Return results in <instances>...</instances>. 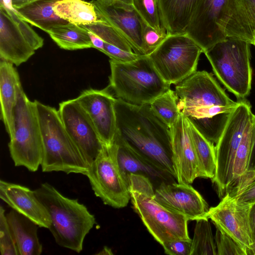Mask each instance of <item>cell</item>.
Masks as SVG:
<instances>
[{
  "mask_svg": "<svg viewBox=\"0 0 255 255\" xmlns=\"http://www.w3.org/2000/svg\"><path fill=\"white\" fill-rule=\"evenodd\" d=\"M197 0H158L161 25L168 34L184 33Z\"/></svg>",
  "mask_w": 255,
  "mask_h": 255,
  "instance_id": "25",
  "label": "cell"
},
{
  "mask_svg": "<svg viewBox=\"0 0 255 255\" xmlns=\"http://www.w3.org/2000/svg\"><path fill=\"white\" fill-rule=\"evenodd\" d=\"M253 121V119L247 126L236 154L233 167V181L243 175L249 169L252 148Z\"/></svg>",
  "mask_w": 255,
  "mask_h": 255,
  "instance_id": "32",
  "label": "cell"
},
{
  "mask_svg": "<svg viewBox=\"0 0 255 255\" xmlns=\"http://www.w3.org/2000/svg\"><path fill=\"white\" fill-rule=\"evenodd\" d=\"M130 201L148 232L160 245L174 240L191 241L189 220L167 209L156 200L154 188L146 177L130 174L128 177Z\"/></svg>",
  "mask_w": 255,
  "mask_h": 255,
  "instance_id": "4",
  "label": "cell"
},
{
  "mask_svg": "<svg viewBox=\"0 0 255 255\" xmlns=\"http://www.w3.org/2000/svg\"><path fill=\"white\" fill-rule=\"evenodd\" d=\"M237 201L253 205L255 203V178L238 195L234 197Z\"/></svg>",
  "mask_w": 255,
  "mask_h": 255,
  "instance_id": "41",
  "label": "cell"
},
{
  "mask_svg": "<svg viewBox=\"0 0 255 255\" xmlns=\"http://www.w3.org/2000/svg\"><path fill=\"white\" fill-rule=\"evenodd\" d=\"M102 251H103L105 252L103 254H112L111 250L107 247L104 248Z\"/></svg>",
  "mask_w": 255,
  "mask_h": 255,
  "instance_id": "49",
  "label": "cell"
},
{
  "mask_svg": "<svg viewBox=\"0 0 255 255\" xmlns=\"http://www.w3.org/2000/svg\"><path fill=\"white\" fill-rule=\"evenodd\" d=\"M113 143L119 166L127 179L130 174L143 176L150 180L154 189L163 183L176 182L174 176L133 151L116 135Z\"/></svg>",
  "mask_w": 255,
  "mask_h": 255,
  "instance_id": "21",
  "label": "cell"
},
{
  "mask_svg": "<svg viewBox=\"0 0 255 255\" xmlns=\"http://www.w3.org/2000/svg\"><path fill=\"white\" fill-rule=\"evenodd\" d=\"M75 99L88 115L104 145H112L116 132V98L109 87L86 90Z\"/></svg>",
  "mask_w": 255,
  "mask_h": 255,
  "instance_id": "14",
  "label": "cell"
},
{
  "mask_svg": "<svg viewBox=\"0 0 255 255\" xmlns=\"http://www.w3.org/2000/svg\"><path fill=\"white\" fill-rule=\"evenodd\" d=\"M22 90L19 74L13 65L0 60V117L9 138L13 135L14 111Z\"/></svg>",
  "mask_w": 255,
  "mask_h": 255,
  "instance_id": "23",
  "label": "cell"
},
{
  "mask_svg": "<svg viewBox=\"0 0 255 255\" xmlns=\"http://www.w3.org/2000/svg\"><path fill=\"white\" fill-rule=\"evenodd\" d=\"M63 124L89 167L105 145L87 114L74 99L59 104Z\"/></svg>",
  "mask_w": 255,
  "mask_h": 255,
  "instance_id": "12",
  "label": "cell"
},
{
  "mask_svg": "<svg viewBox=\"0 0 255 255\" xmlns=\"http://www.w3.org/2000/svg\"><path fill=\"white\" fill-rule=\"evenodd\" d=\"M170 130L172 161L177 182L190 184L196 178H203L195 154L188 121L181 113Z\"/></svg>",
  "mask_w": 255,
  "mask_h": 255,
  "instance_id": "16",
  "label": "cell"
},
{
  "mask_svg": "<svg viewBox=\"0 0 255 255\" xmlns=\"http://www.w3.org/2000/svg\"><path fill=\"white\" fill-rule=\"evenodd\" d=\"M0 197L12 209L30 219L39 227L49 229L50 227V215L34 191L0 180Z\"/></svg>",
  "mask_w": 255,
  "mask_h": 255,
  "instance_id": "20",
  "label": "cell"
},
{
  "mask_svg": "<svg viewBox=\"0 0 255 255\" xmlns=\"http://www.w3.org/2000/svg\"><path fill=\"white\" fill-rule=\"evenodd\" d=\"M61 49L67 50L94 48L87 29L68 23L55 26L47 33Z\"/></svg>",
  "mask_w": 255,
  "mask_h": 255,
  "instance_id": "28",
  "label": "cell"
},
{
  "mask_svg": "<svg viewBox=\"0 0 255 255\" xmlns=\"http://www.w3.org/2000/svg\"><path fill=\"white\" fill-rule=\"evenodd\" d=\"M142 39L143 53L149 55L166 39L168 34L165 29L158 31L151 27L142 20Z\"/></svg>",
  "mask_w": 255,
  "mask_h": 255,
  "instance_id": "38",
  "label": "cell"
},
{
  "mask_svg": "<svg viewBox=\"0 0 255 255\" xmlns=\"http://www.w3.org/2000/svg\"><path fill=\"white\" fill-rule=\"evenodd\" d=\"M18 255H39L42 247L37 236L39 226L33 221L12 209L6 214Z\"/></svg>",
  "mask_w": 255,
  "mask_h": 255,
  "instance_id": "24",
  "label": "cell"
},
{
  "mask_svg": "<svg viewBox=\"0 0 255 255\" xmlns=\"http://www.w3.org/2000/svg\"><path fill=\"white\" fill-rule=\"evenodd\" d=\"M202 53V49L184 32L168 34L148 56L163 79L176 85L197 71Z\"/></svg>",
  "mask_w": 255,
  "mask_h": 255,
  "instance_id": "9",
  "label": "cell"
},
{
  "mask_svg": "<svg viewBox=\"0 0 255 255\" xmlns=\"http://www.w3.org/2000/svg\"><path fill=\"white\" fill-rule=\"evenodd\" d=\"M175 85L180 113L205 138L216 144L238 102L231 99L206 71H196Z\"/></svg>",
  "mask_w": 255,
  "mask_h": 255,
  "instance_id": "1",
  "label": "cell"
},
{
  "mask_svg": "<svg viewBox=\"0 0 255 255\" xmlns=\"http://www.w3.org/2000/svg\"><path fill=\"white\" fill-rule=\"evenodd\" d=\"M250 45L228 37L204 52L216 77L239 100L247 97L251 89Z\"/></svg>",
  "mask_w": 255,
  "mask_h": 255,
  "instance_id": "7",
  "label": "cell"
},
{
  "mask_svg": "<svg viewBox=\"0 0 255 255\" xmlns=\"http://www.w3.org/2000/svg\"><path fill=\"white\" fill-rule=\"evenodd\" d=\"M87 30L99 36L105 43L112 45L125 51L132 52V48L128 42L112 25L102 20L88 25H82Z\"/></svg>",
  "mask_w": 255,
  "mask_h": 255,
  "instance_id": "33",
  "label": "cell"
},
{
  "mask_svg": "<svg viewBox=\"0 0 255 255\" xmlns=\"http://www.w3.org/2000/svg\"><path fill=\"white\" fill-rule=\"evenodd\" d=\"M156 201L167 209L183 215L189 221L207 218L209 206L202 196L188 184L163 183L154 189Z\"/></svg>",
  "mask_w": 255,
  "mask_h": 255,
  "instance_id": "15",
  "label": "cell"
},
{
  "mask_svg": "<svg viewBox=\"0 0 255 255\" xmlns=\"http://www.w3.org/2000/svg\"><path fill=\"white\" fill-rule=\"evenodd\" d=\"M86 176L94 194L105 204L115 208L127 206L130 200L128 181L119 166L114 143L104 146Z\"/></svg>",
  "mask_w": 255,
  "mask_h": 255,
  "instance_id": "10",
  "label": "cell"
},
{
  "mask_svg": "<svg viewBox=\"0 0 255 255\" xmlns=\"http://www.w3.org/2000/svg\"><path fill=\"white\" fill-rule=\"evenodd\" d=\"M60 0H36L15 10L27 23L48 33L55 26L68 23L54 11V6Z\"/></svg>",
  "mask_w": 255,
  "mask_h": 255,
  "instance_id": "26",
  "label": "cell"
},
{
  "mask_svg": "<svg viewBox=\"0 0 255 255\" xmlns=\"http://www.w3.org/2000/svg\"><path fill=\"white\" fill-rule=\"evenodd\" d=\"M252 206L227 193L217 206L209 208L207 217L247 252L254 244L250 224Z\"/></svg>",
  "mask_w": 255,
  "mask_h": 255,
  "instance_id": "13",
  "label": "cell"
},
{
  "mask_svg": "<svg viewBox=\"0 0 255 255\" xmlns=\"http://www.w3.org/2000/svg\"><path fill=\"white\" fill-rule=\"evenodd\" d=\"M154 114L169 128L180 114L175 91L170 88L149 103Z\"/></svg>",
  "mask_w": 255,
  "mask_h": 255,
  "instance_id": "31",
  "label": "cell"
},
{
  "mask_svg": "<svg viewBox=\"0 0 255 255\" xmlns=\"http://www.w3.org/2000/svg\"><path fill=\"white\" fill-rule=\"evenodd\" d=\"M51 219L48 229L60 246L80 253L86 235L96 223L87 208L77 199L64 196L48 183L34 190Z\"/></svg>",
  "mask_w": 255,
  "mask_h": 255,
  "instance_id": "3",
  "label": "cell"
},
{
  "mask_svg": "<svg viewBox=\"0 0 255 255\" xmlns=\"http://www.w3.org/2000/svg\"><path fill=\"white\" fill-rule=\"evenodd\" d=\"M34 0H11V1L13 7L17 9Z\"/></svg>",
  "mask_w": 255,
  "mask_h": 255,
  "instance_id": "44",
  "label": "cell"
},
{
  "mask_svg": "<svg viewBox=\"0 0 255 255\" xmlns=\"http://www.w3.org/2000/svg\"><path fill=\"white\" fill-rule=\"evenodd\" d=\"M254 45L255 46V44H254Z\"/></svg>",
  "mask_w": 255,
  "mask_h": 255,
  "instance_id": "51",
  "label": "cell"
},
{
  "mask_svg": "<svg viewBox=\"0 0 255 255\" xmlns=\"http://www.w3.org/2000/svg\"><path fill=\"white\" fill-rule=\"evenodd\" d=\"M35 102L42 138V171L86 175L89 165L67 132L58 111Z\"/></svg>",
  "mask_w": 255,
  "mask_h": 255,
  "instance_id": "5",
  "label": "cell"
},
{
  "mask_svg": "<svg viewBox=\"0 0 255 255\" xmlns=\"http://www.w3.org/2000/svg\"><path fill=\"white\" fill-rule=\"evenodd\" d=\"M0 251L1 255H18L5 210L1 206L0 207Z\"/></svg>",
  "mask_w": 255,
  "mask_h": 255,
  "instance_id": "37",
  "label": "cell"
},
{
  "mask_svg": "<svg viewBox=\"0 0 255 255\" xmlns=\"http://www.w3.org/2000/svg\"><path fill=\"white\" fill-rule=\"evenodd\" d=\"M133 5L147 24L158 31L165 29L161 23L158 0H133Z\"/></svg>",
  "mask_w": 255,
  "mask_h": 255,
  "instance_id": "34",
  "label": "cell"
},
{
  "mask_svg": "<svg viewBox=\"0 0 255 255\" xmlns=\"http://www.w3.org/2000/svg\"><path fill=\"white\" fill-rule=\"evenodd\" d=\"M0 5L5 8L11 18L17 24L24 36L34 50L36 51L43 46V38L40 36L26 21L20 17L12 3L6 5L0 4Z\"/></svg>",
  "mask_w": 255,
  "mask_h": 255,
  "instance_id": "35",
  "label": "cell"
},
{
  "mask_svg": "<svg viewBox=\"0 0 255 255\" xmlns=\"http://www.w3.org/2000/svg\"><path fill=\"white\" fill-rule=\"evenodd\" d=\"M188 122L195 154L203 177L212 179L215 176L216 169L215 146L205 138L188 121Z\"/></svg>",
  "mask_w": 255,
  "mask_h": 255,
  "instance_id": "29",
  "label": "cell"
},
{
  "mask_svg": "<svg viewBox=\"0 0 255 255\" xmlns=\"http://www.w3.org/2000/svg\"><path fill=\"white\" fill-rule=\"evenodd\" d=\"M103 53L108 56L110 59H113L121 62L132 61L143 55L136 54L134 52H128L105 43L104 50Z\"/></svg>",
  "mask_w": 255,
  "mask_h": 255,
  "instance_id": "40",
  "label": "cell"
},
{
  "mask_svg": "<svg viewBox=\"0 0 255 255\" xmlns=\"http://www.w3.org/2000/svg\"><path fill=\"white\" fill-rule=\"evenodd\" d=\"M248 255H255V242L247 251Z\"/></svg>",
  "mask_w": 255,
  "mask_h": 255,
  "instance_id": "47",
  "label": "cell"
},
{
  "mask_svg": "<svg viewBox=\"0 0 255 255\" xmlns=\"http://www.w3.org/2000/svg\"><path fill=\"white\" fill-rule=\"evenodd\" d=\"M252 148L250 163L255 160V115L254 116L252 128Z\"/></svg>",
  "mask_w": 255,
  "mask_h": 255,
  "instance_id": "43",
  "label": "cell"
},
{
  "mask_svg": "<svg viewBox=\"0 0 255 255\" xmlns=\"http://www.w3.org/2000/svg\"><path fill=\"white\" fill-rule=\"evenodd\" d=\"M196 221L190 255H217L215 237L209 218H202Z\"/></svg>",
  "mask_w": 255,
  "mask_h": 255,
  "instance_id": "30",
  "label": "cell"
},
{
  "mask_svg": "<svg viewBox=\"0 0 255 255\" xmlns=\"http://www.w3.org/2000/svg\"><path fill=\"white\" fill-rule=\"evenodd\" d=\"M8 148L15 166L35 172L41 165L43 143L36 104L23 90L14 111V133L10 138Z\"/></svg>",
  "mask_w": 255,
  "mask_h": 255,
  "instance_id": "8",
  "label": "cell"
},
{
  "mask_svg": "<svg viewBox=\"0 0 255 255\" xmlns=\"http://www.w3.org/2000/svg\"><path fill=\"white\" fill-rule=\"evenodd\" d=\"M87 30L94 48L103 52L104 50V42L103 40L93 31L89 30Z\"/></svg>",
  "mask_w": 255,
  "mask_h": 255,
  "instance_id": "42",
  "label": "cell"
},
{
  "mask_svg": "<svg viewBox=\"0 0 255 255\" xmlns=\"http://www.w3.org/2000/svg\"><path fill=\"white\" fill-rule=\"evenodd\" d=\"M226 38L255 42V0H226L217 23Z\"/></svg>",
  "mask_w": 255,
  "mask_h": 255,
  "instance_id": "19",
  "label": "cell"
},
{
  "mask_svg": "<svg viewBox=\"0 0 255 255\" xmlns=\"http://www.w3.org/2000/svg\"><path fill=\"white\" fill-rule=\"evenodd\" d=\"M191 241L192 240H174L164 242L161 245L167 255H190Z\"/></svg>",
  "mask_w": 255,
  "mask_h": 255,
  "instance_id": "39",
  "label": "cell"
},
{
  "mask_svg": "<svg viewBox=\"0 0 255 255\" xmlns=\"http://www.w3.org/2000/svg\"><path fill=\"white\" fill-rule=\"evenodd\" d=\"M91 1L99 18L115 28L128 42L134 53L144 55L142 21L133 5L118 1L112 5L104 6L96 0Z\"/></svg>",
  "mask_w": 255,
  "mask_h": 255,
  "instance_id": "18",
  "label": "cell"
},
{
  "mask_svg": "<svg viewBox=\"0 0 255 255\" xmlns=\"http://www.w3.org/2000/svg\"><path fill=\"white\" fill-rule=\"evenodd\" d=\"M250 224L254 243L255 242V214L250 212Z\"/></svg>",
  "mask_w": 255,
  "mask_h": 255,
  "instance_id": "45",
  "label": "cell"
},
{
  "mask_svg": "<svg viewBox=\"0 0 255 255\" xmlns=\"http://www.w3.org/2000/svg\"><path fill=\"white\" fill-rule=\"evenodd\" d=\"M226 0H197L186 32L202 49L203 53L226 37L217 23Z\"/></svg>",
  "mask_w": 255,
  "mask_h": 255,
  "instance_id": "17",
  "label": "cell"
},
{
  "mask_svg": "<svg viewBox=\"0 0 255 255\" xmlns=\"http://www.w3.org/2000/svg\"><path fill=\"white\" fill-rule=\"evenodd\" d=\"M118 1H120L129 5H133V0H119Z\"/></svg>",
  "mask_w": 255,
  "mask_h": 255,
  "instance_id": "48",
  "label": "cell"
},
{
  "mask_svg": "<svg viewBox=\"0 0 255 255\" xmlns=\"http://www.w3.org/2000/svg\"><path fill=\"white\" fill-rule=\"evenodd\" d=\"M35 52L17 24L0 5V60L19 66L27 61Z\"/></svg>",
  "mask_w": 255,
  "mask_h": 255,
  "instance_id": "22",
  "label": "cell"
},
{
  "mask_svg": "<svg viewBox=\"0 0 255 255\" xmlns=\"http://www.w3.org/2000/svg\"><path fill=\"white\" fill-rule=\"evenodd\" d=\"M53 10L62 19L77 25H88L102 20L91 1L62 0L56 2Z\"/></svg>",
  "mask_w": 255,
  "mask_h": 255,
  "instance_id": "27",
  "label": "cell"
},
{
  "mask_svg": "<svg viewBox=\"0 0 255 255\" xmlns=\"http://www.w3.org/2000/svg\"><path fill=\"white\" fill-rule=\"evenodd\" d=\"M109 87L117 98L136 106L150 103L170 89L148 56L130 62L110 60Z\"/></svg>",
  "mask_w": 255,
  "mask_h": 255,
  "instance_id": "6",
  "label": "cell"
},
{
  "mask_svg": "<svg viewBox=\"0 0 255 255\" xmlns=\"http://www.w3.org/2000/svg\"><path fill=\"white\" fill-rule=\"evenodd\" d=\"M251 212L255 214V203L252 207Z\"/></svg>",
  "mask_w": 255,
  "mask_h": 255,
  "instance_id": "50",
  "label": "cell"
},
{
  "mask_svg": "<svg viewBox=\"0 0 255 255\" xmlns=\"http://www.w3.org/2000/svg\"><path fill=\"white\" fill-rule=\"evenodd\" d=\"M238 102V106L215 146L216 169L212 181L217 187L219 196L222 198L233 181L236 154L246 128L254 116L247 100L240 99Z\"/></svg>",
  "mask_w": 255,
  "mask_h": 255,
  "instance_id": "11",
  "label": "cell"
},
{
  "mask_svg": "<svg viewBox=\"0 0 255 255\" xmlns=\"http://www.w3.org/2000/svg\"><path fill=\"white\" fill-rule=\"evenodd\" d=\"M217 255H248L247 252L222 229L216 227Z\"/></svg>",
  "mask_w": 255,
  "mask_h": 255,
  "instance_id": "36",
  "label": "cell"
},
{
  "mask_svg": "<svg viewBox=\"0 0 255 255\" xmlns=\"http://www.w3.org/2000/svg\"><path fill=\"white\" fill-rule=\"evenodd\" d=\"M115 108V135L175 178L170 128L154 114L149 104L136 106L116 98Z\"/></svg>",
  "mask_w": 255,
  "mask_h": 255,
  "instance_id": "2",
  "label": "cell"
},
{
  "mask_svg": "<svg viewBox=\"0 0 255 255\" xmlns=\"http://www.w3.org/2000/svg\"><path fill=\"white\" fill-rule=\"evenodd\" d=\"M101 5L104 6H109L114 4L118 2L119 0H96Z\"/></svg>",
  "mask_w": 255,
  "mask_h": 255,
  "instance_id": "46",
  "label": "cell"
}]
</instances>
